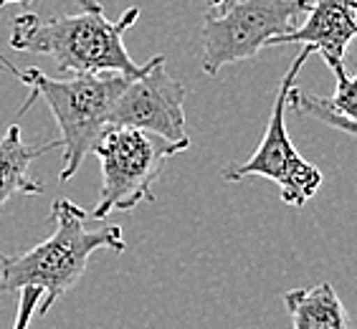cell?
<instances>
[{"mask_svg":"<svg viewBox=\"0 0 357 329\" xmlns=\"http://www.w3.org/2000/svg\"><path fill=\"white\" fill-rule=\"evenodd\" d=\"M137 6L127 8L119 21H109L99 0H79L76 13L51 18L33 13L15 15L8 43L23 54L48 56L56 61L59 71L69 74L119 71L137 76L142 66L132 61L124 46V33L137 23Z\"/></svg>","mask_w":357,"mask_h":329,"instance_id":"obj_1","label":"cell"},{"mask_svg":"<svg viewBox=\"0 0 357 329\" xmlns=\"http://www.w3.org/2000/svg\"><path fill=\"white\" fill-rule=\"evenodd\" d=\"M51 218L56 231L38 246L21 254H0V291H21L23 286H36L41 291V302L36 316H46L63 294H69L86 274V263L96 251L122 254L127 243L122 228L107 226L99 231H86L89 211L79 208L66 198L54 200Z\"/></svg>","mask_w":357,"mask_h":329,"instance_id":"obj_2","label":"cell"},{"mask_svg":"<svg viewBox=\"0 0 357 329\" xmlns=\"http://www.w3.org/2000/svg\"><path fill=\"white\" fill-rule=\"evenodd\" d=\"M15 79L31 86V94L18 114H26L31 104L38 99H43L54 114L63 150V167L59 180L69 183L96 139L109 127L112 107L132 76L119 71H99L74 74L71 79H51L41 69H23L15 74Z\"/></svg>","mask_w":357,"mask_h":329,"instance_id":"obj_3","label":"cell"},{"mask_svg":"<svg viewBox=\"0 0 357 329\" xmlns=\"http://www.w3.org/2000/svg\"><path fill=\"white\" fill-rule=\"evenodd\" d=\"M188 147V142H170L135 127H107L91 147L102 164V188L89 218L104 220L112 213H130L144 200H155L152 188L165 160Z\"/></svg>","mask_w":357,"mask_h":329,"instance_id":"obj_4","label":"cell"},{"mask_svg":"<svg viewBox=\"0 0 357 329\" xmlns=\"http://www.w3.org/2000/svg\"><path fill=\"white\" fill-rule=\"evenodd\" d=\"M312 0H231L203 21V71L215 76L231 63L248 61L279 33L299 26Z\"/></svg>","mask_w":357,"mask_h":329,"instance_id":"obj_5","label":"cell"},{"mask_svg":"<svg viewBox=\"0 0 357 329\" xmlns=\"http://www.w3.org/2000/svg\"><path fill=\"white\" fill-rule=\"evenodd\" d=\"M312 56V51L307 46H302V51L296 54V59L291 61L289 71L284 74L279 89L274 96V109H271V119L266 124L261 144L256 147V152L246 162L231 164L223 170V180L228 183H238L246 178H266L271 183L279 185L282 190V200L287 206L302 208L304 203H310L317 195V190L322 188V172L319 167H314L312 162L296 152V147L289 139L287 132V112H289V91L294 86L296 76L302 71L304 61Z\"/></svg>","mask_w":357,"mask_h":329,"instance_id":"obj_6","label":"cell"},{"mask_svg":"<svg viewBox=\"0 0 357 329\" xmlns=\"http://www.w3.org/2000/svg\"><path fill=\"white\" fill-rule=\"evenodd\" d=\"M185 84L172 79L165 69V56H155L142 63V71L132 76L112 107L109 127H135L152 132L170 142H188L185 122Z\"/></svg>","mask_w":357,"mask_h":329,"instance_id":"obj_7","label":"cell"},{"mask_svg":"<svg viewBox=\"0 0 357 329\" xmlns=\"http://www.w3.org/2000/svg\"><path fill=\"white\" fill-rule=\"evenodd\" d=\"M357 38V0H314L307 10V21L287 33L274 36L268 46L302 43L324 59L335 79L340 82L344 71V51Z\"/></svg>","mask_w":357,"mask_h":329,"instance_id":"obj_8","label":"cell"},{"mask_svg":"<svg viewBox=\"0 0 357 329\" xmlns=\"http://www.w3.org/2000/svg\"><path fill=\"white\" fill-rule=\"evenodd\" d=\"M61 150V139L28 144L21 137V124L15 122L0 137V211L13 195H41L43 185L31 180L28 167L46 152Z\"/></svg>","mask_w":357,"mask_h":329,"instance_id":"obj_9","label":"cell"},{"mask_svg":"<svg viewBox=\"0 0 357 329\" xmlns=\"http://www.w3.org/2000/svg\"><path fill=\"white\" fill-rule=\"evenodd\" d=\"M284 307L294 329H352L350 314L332 284L291 289L284 294Z\"/></svg>","mask_w":357,"mask_h":329,"instance_id":"obj_10","label":"cell"},{"mask_svg":"<svg viewBox=\"0 0 357 329\" xmlns=\"http://www.w3.org/2000/svg\"><path fill=\"white\" fill-rule=\"evenodd\" d=\"M289 109L299 112V114H310V117L319 119V122L327 124V127H335V130L344 132V135H350V137L357 139V122L342 117V114H337L330 104L324 102V96H317V94H312V91H302L291 86V91H289Z\"/></svg>","mask_w":357,"mask_h":329,"instance_id":"obj_11","label":"cell"},{"mask_svg":"<svg viewBox=\"0 0 357 329\" xmlns=\"http://www.w3.org/2000/svg\"><path fill=\"white\" fill-rule=\"evenodd\" d=\"M324 102L330 104L337 114H342V117L357 122V71L352 76L350 74L342 76V79L337 82L335 94L327 96Z\"/></svg>","mask_w":357,"mask_h":329,"instance_id":"obj_12","label":"cell"},{"mask_svg":"<svg viewBox=\"0 0 357 329\" xmlns=\"http://www.w3.org/2000/svg\"><path fill=\"white\" fill-rule=\"evenodd\" d=\"M18 314H15L13 329H28L31 319L36 316V309H38V302H41V291L36 286H23L18 291Z\"/></svg>","mask_w":357,"mask_h":329,"instance_id":"obj_13","label":"cell"},{"mask_svg":"<svg viewBox=\"0 0 357 329\" xmlns=\"http://www.w3.org/2000/svg\"><path fill=\"white\" fill-rule=\"evenodd\" d=\"M31 3H33V0H0V10H3L6 6H23V8H28Z\"/></svg>","mask_w":357,"mask_h":329,"instance_id":"obj_14","label":"cell"},{"mask_svg":"<svg viewBox=\"0 0 357 329\" xmlns=\"http://www.w3.org/2000/svg\"><path fill=\"white\" fill-rule=\"evenodd\" d=\"M228 3H231V0H211V6H213L215 13H218V10H223V8H226Z\"/></svg>","mask_w":357,"mask_h":329,"instance_id":"obj_15","label":"cell"},{"mask_svg":"<svg viewBox=\"0 0 357 329\" xmlns=\"http://www.w3.org/2000/svg\"><path fill=\"white\" fill-rule=\"evenodd\" d=\"M0 66H3V69H8L13 76L18 74V69H15V66H13V63H10V61H6V59H0Z\"/></svg>","mask_w":357,"mask_h":329,"instance_id":"obj_16","label":"cell"}]
</instances>
